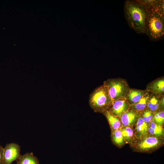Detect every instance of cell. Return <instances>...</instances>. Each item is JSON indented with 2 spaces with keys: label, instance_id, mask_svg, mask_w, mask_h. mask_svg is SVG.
I'll use <instances>...</instances> for the list:
<instances>
[{
  "label": "cell",
  "instance_id": "obj_1",
  "mask_svg": "<svg viewBox=\"0 0 164 164\" xmlns=\"http://www.w3.org/2000/svg\"><path fill=\"white\" fill-rule=\"evenodd\" d=\"M124 10L125 18L130 28L137 33L145 34L149 11L139 0H126Z\"/></svg>",
  "mask_w": 164,
  "mask_h": 164
},
{
  "label": "cell",
  "instance_id": "obj_2",
  "mask_svg": "<svg viewBox=\"0 0 164 164\" xmlns=\"http://www.w3.org/2000/svg\"><path fill=\"white\" fill-rule=\"evenodd\" d=\"M150 40L157 41L164 36V13L153 10L149 12L146 26V32Z\"/></svg>",
  "mask_w": 164,
  "mask_h": 164
},
{
  "label": "cell",
  "instance_id": "obj_3",
  "mask_svg": "<svg viewBox=\"0 0 164 164\" xmlns=\"http://www.w3.org/2000/svg\"><path fill=\"white\" fill-rule=\"evenodd\" d=\"M113 101L103 85L96 88L90 94L89 103L95 112L103 113L108 111Z\"/></svg>",
  "mask_w": 164,
  "mask_h": 164
},
{
  "label": "cell",
  "instance_id": "obj_4",
  "mask_svg": "<svg viewBox=\"0 0 164 164\" xmlns=\"http://www.w3.org/2000/svg\"><path fill=\"white\" fill-rule=\"evenodd\" d=\"M113 102L117 100L125 98L130 88L125 80L120 78L108 79L103 84Z\"/></svg>",
  "mask_w": 164,
  "mask_h": 164
},
{
  "label": "cell",
  "instance_id": "obj_5",
  "mask_svg": "<svg viewBox=\"0 0 164 164\" xmlns=\"http://www.w3.org/2000/svg\"><path fill=\"white\" fill-rule=\"evenodd\" d=\"M162 143V140L159 137L151 135L138 141L135 144V148L138 152H149L159 148Z\"/></svg>",
  "mask_w": 164,
  "mask_h": 164
},
{
  "label": "cell",
  "instance_id": "obj_6",
  "mask_svg": "<svg viewBox=\"0 0 164 164\" xmlns=\"http://www.w3.org/2000/svg\"><path fill=\"white\" fill-rule=\"evenodd\" d=\"M20 146L18 144L11 143L7 144L4 148L3 164H12L21 155Z\"/></svg>",
  "mask_w": 164,
  "mask_h": 164
},
{
  "label": "cell",
  "instance_id": "obj_7",
  "mask_svg": "<svg viewBox=\"0 0 164 164\" xmlns=\"http://www.w3.org/2000/svg\"><path fill=\"white\" fill-rule=\"evenodd\" d=\"M130 105L126 98L120 99L114 101L108 110L113 115L120 117L130 109Z\"/></svg>",
  "mask_w": 164,
  "mask_h": 164
},
{
  "label": "cell",
  "instance_id": "obj_8",
  "mask_svg": "<svg viewBox=\"0 0 164 164\" xmlns=\"http://www.w3.org/2000/svg\"><path fill=\"white\" fill-rule=\"evenodd\" d=\"M151 94L163 96L164 94V77H162L150 82L146 86V89Z\"/></svg>",
  "mask_w": 164,
  "mask_h": 164
},
{
  "label": "cell",
  "instance_id": "obj_9",
  "mask_svg": "<svg viewBox=\"0 0 164 164\" xmlns=\"http://www.w3.org/2000/svg\"><path fill=\"white\" fill-rule=\"evenodd\" d=\"M140 115L141 113L130 109L120 117V121L125 126H130L135 124Z\"/></svg>",
  "mask_w": 164,
  "mask_h": 164
},
{
  "label": "cell",
  "instance_id": "obj_10",
  "mask_svg": "<svg viewBox=\"0 0 164 164\" xmlns=\"http://www.w3.org/2000/svg\"><path fill=\"white\" fill-rule=\"evenodd\" d=\"M149 92L147 90L130 88L125 97L130 105H133L138 102L145 95Z\"/></svg>",
  "mask_w": 164,
  "mask_h": 164
},
{
  "label": "cell",
  "instance_id": "obj_11",
  "mask_svg": "<svg viewBox=\"0 0 164 164\" xmlns=\"http://www.w3.org/2000/svg\"><path fill=\"white\" fill-rule=\"evenodd\" d=\"M162 96L150 93L146 109L152 112L153 114L160 111V103Z\"/></svg>",
  "mask_w": 164,
  "mask_h": 164
},
{
  "label": "cell",
  "instance_id": "obj_12",
  "mask_svg": "<svg viewBox=\"0 0 164 164\" xmlns=\"http://www.w3.org/2000/svg\"><path fill=\"white\" fill-rule=\"evenodd\" d=\"M16 161L17 164H39L38 159L32 152L21 155Z\"/></svg>",
  "mask_w": 164,
  "mask_h": 164
},
{
  "label": "cell",
  "instance_id": "obj_13",
  "mask_svg": "<svg viewBox=\"0 0 164 164\" xmlns=\"http://www.w3.org/2000/svg\"><path fill=\"white\" fill-rule=\"evenodd\" d=\"M150 93L148 92L138 102L130 105V109L141 113L146 108Z\"/></svg>",
  "mask_w": 164,
  "mask_h": 164
},
{
  "label": "cell",
  "instance_id": "obj_14",
  "mask_svg": "<svg viewBox=\"0 0 164 164\" xmlns=\"http://www.w3.org/2000/svg\"><path fill=\"white\" fill-rule=\"evenodd\" d=\"M103 114L106 118L112 130L113 131L120 129L121 126V123L118 117L111 114L108 111L104 112Z\"/></svg>",
  "mask_w": 164,
  "mask_h": 164
},
{
  "label": "cell",
  "instance_id": "obj_15",
  "mask_svg": "<svg viewBox=\"0 0 164 164\" xmlns=\"http://www.w3.org/2000/svg\"><path fill=\"white\" fill-rule=\"evenodd\" d=\"M149 124L148 131L152 135L159 137L163 135V129L161 125L157 124L152 119Z\"/></svg>",
  "mask_w": 164,
  "mask_h": 164
},
{
  "label": "cell",
  "instance_id": "obj_16",
  "mask_svg": "<svg viewBox=\"0 0 164 164\" xmlns=\"http://www.w3.org/2000/svg\"><path fill=\"white\" fill-rule=\"evenodd\" d=\"M135 124V129L137 133L140 136L146 135L148 131V125L143 120L140 116Z\"/></svg>",
  "mask_w": 164,
  "mask_h": 164
},
{
  "label": "cell",
  "instance_id": "obj_17",
  "mask_svg": "<svg viewBox=\"0 0 164 164\" xmlns=\"http://www.w3.org/2000/svg\"><path fill=\"white\" fill-rule=\"evenodd\" d=\"M112 140L117 145L121 146L124 144L125 139L120 129L113 131L111 135Z\"/></svg>",
  "mask_w": 164,
  "mask_h": 164
},
{
  "label": "cell",
  "instance_id": "obj_18",
  "mask_svg": "<svg viewBox=\"0 0 164 164\" xmlns=\"http://www.w3.org/2000/svg\"><path fill=\"white\" fill-rule=\"evenodd\" d=\"M121 132L125 140L128 141L131 140L134 138V130L130 126H125L121 130Z\"/></svg>",
  "mask_w": 164,
  "mask_h": 164
},
{
  "label": "cell",
  "instance_id": "obj_19",
  "mask_svg": "<svg viewBox=\"0 0 164 164\" xmlns=\"http://www.w3.org/2000/svg\"><path fill=\"white\" fill-rule=\"evenodd\" d=\"M152 120L157 124L162 125L164 121V110H160L154 114Z\"/></svg>",
  "mask_w": 164,
  "mask_h": 164
},
{
  "label": "cell",
  "instance_id": "obj_20",
  "mask_svg": "<svg viewBox=\"0 0 164 164\" xmlns=\"http://www.w3.org/2000/svg\"><path fill=\"white\" fill-rule=\"evenodd\" d=\"M153 114L152 112L146 109L141 113L140 116L143 120L148 124H149L152 119Z\"/></svg>",
  "mask_w": 164,
  "mask_h": 164
},
{
  "label": "cell",
  "instance_id": "obj_21",
  "mask_svg": "<svg viewBox=\"0 0 164 164\" xmlns=\"http://www.w3.org/2000/svg\"><path fill=\"white\" fill-rule=\"evenodd\" d=\"M4 148L0 145V164L3 163Z\"/></svg>",
  "mask_w": 164,
  "mask_h": 164
},
{
  "label": "cell",
  "instance_id": "obj_22",
  "mask_svg": "<svg viewBox=\"0 0 164 164\" xmlns=\"http://www.w3.org/2000/svg\"><path fill=\"white\" fill-rule=\"evenodd\" d=\"M164 97L162 96L161 98L160 103V110H163L164 106Z\"/></svg>",
  "mask_w": 164,
  "mask_h": 164
}]
</instances>
